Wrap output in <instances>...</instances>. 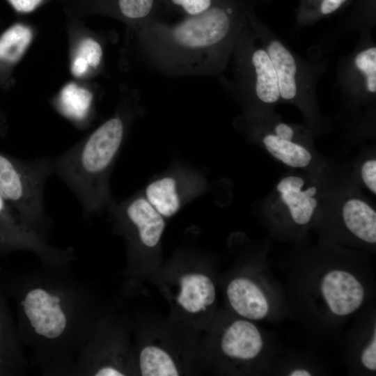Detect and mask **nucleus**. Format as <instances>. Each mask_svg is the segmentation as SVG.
I'll return each instance as SVG.
<instances>
[{"instance_id": "obj_24", "label": "nucleus", "mask_w": 376, "mask_h": 376, "mask_svg": "<svg viewBox=\"0 0 376 376\" xmlns=\"http://www.w3.org/2000/svg\"><path fill=\"white\" fill-rule=\"evenodd\" d=\"M356 66L365 75L368 90L376 91V48L360 52L355 58Z\"/></svg>"}, {"instance_id": "obj_32", "label": "nucleus", "mask_w": 376, "mask_h": 376, "mask_svg": "<svg viewBox=\"0 0 376 376\" xmlns=\"http://www.w3.org/2000/svg\"><path fill=\"white\" fill-rule=\"evenodd\" d=\"M288 375L290 376H310L311 374L310 372L305 369L299 368L292 370Z\"/></svg>"}, {"instance_id": "obj_6", "label": "nucleus", "mask_w": 376, "mask_h": 376, "mask_svg": "<svg viewBox=\"0 0 376 376\" xmlns=\"http://www.w3.org/2000/svg\"><path fill=\"white\" fill-rule=\"evenodd\" d=\"M110 210L113 228L126 242L127 274L132 278L152 274L159 267L165 218L144 196L112 204Z\"/></svg>"}, {"instance_id": "obj_17", "label": "nucleus", "mask_w": 376, "mask_h": 376, "mask_svg": "<svg viewBox=\"0 0 376 376\" xmlns=\"http://www.w3.org/2000/svg\"><path fill=\"white\" fill-rule=\"evenodd\" d=\"M144 197L164 218L174 216L182 205L178 183L172 177L158 178L148 184Z\"/></svg>"}, {"instance_id": "obj_20", "label": "nucleus", "mask_w": 376, "mask_h": 376, "mask_svg": "<svg viewBox=\"0 0 376 376\" xmlns=\"http://www.w3.org/2000/svg\"><path fill=\"white\" fill-rule=\"evenodd\" d=\"M92 102L93 95L88 90L70 83L61 90L57 105L64 116L79 123L87 118Z\"/></svg>"}, {"instance_id": "obj_8", "label": "nucleus", "mask_w": 376, "mask_h": 376, "mask_svg": "<svg viewBox=\"0 0 376 376\" xmlns=\"http://www.w3.org/2000/svg\"><path fill=\"white\" fill-rule=\"evenodd\" d=\"M130 325L108 310L79 352L71 375H134Z\"/></svg>"}, {"instance_id": "obj_5", "label": "nucleus", "mask_w": 376, "mask_h": 376, "mask_svg": "<svg viewBox=\"0 0 376 376\" xmlns=\"http://www.w3.org/2000/svg\"><path fill=\"white\" fill-rule=\"evenodd\" d=\"M170 304L173 320L206 331L214 320L217 289L206 265L175 260L152 274Z\"/></svg>"}, {"instance_id": "obj_2", "label": "nucleus", "mask_w": 376, "mask_h": 376, "mask_svg": "<svg viewBox=\"0 0 376 376\" xmlns=\"http://www.w3.org/2000/svg\"><path fill=\"white\" fill-rule=\"evenodd\" d=\"M233 9L219 1L206 12L174 24L159 19L143 25L148 63L176 76L203 75L213 51L228 36Z\"/></svg>"}, {"instance_id": "obj_22", "label": "nucleus", "mask_w": 376, "mask_h": 376, "mask_svg": "<svg viewBox=\"0 0 376 376\" xmlns=\"http://www.w3.org/2000/svg\"><path fill=\"white\" fill-rule=\"evenodd\" d=\"M113 4L123 17L143 25L158 19L163 11L161 0H113Z\"/></svg>"}, {"instance_id": "obj_21", "label": "nucleus", "mask_w": 376, "mask_h": 376, "mask_svg": "<svg viewBox=\"0 0 376 376\" xmlns=\"http://www.w3.org/2000/svg\"><path fill=\"white\" fill-rule=\"evenodd\" d=\"M32 38L30 29L16 24L0 37V60L14 63L18 61L29 45Z\"/></svg>"}, {"instance_id": "obj_16", "label": "nucleus", "mask_w": 376, "mask_h": 376, "mask_svg": "<svg viewBox=\"0 0 376 376\" xmlns=\"http://www.w3.org/2000/svg\"><path fill=\"white\" fill-rule=\"evenodd\" d=\"M267 53L277 76L280 96L285 100L292 99L297 93L295 81L297 67L295 58L277 40H274L269 44Z\"/></svg>"}, {"instance_id": "obj_31", "label": "nucleus", "mask_w": 376, "mask_h": 376, "mask_svg": "<svg viewBox=\"0 0 376 376\" xmlns=\"http://www.w3.org/2000/svg\"><path fill=\"white\" fill-rule=\"evenodd\" d=\"M346 0H322L321 11L323 14H329L336 10Z\"/></svg>"}, {"instance_id": "obj_23", "label": "nucleus", "mask_w": 376, "mask_h": 376, "mask_svg": "<svg viewBox=\"0 0 376 376\" xmlns=\"http://www.w3.org/2000/svg\"><path fill=\"white\" fill-rule=\"evenodd\" d=\"M217 2V0H161L163 11L176 13L183 18L201 15Z\"/></svg>"}, {"instance_id": "obj_28", "label": "nucleus", "mask_w": 376, "mask_h": 376, "mask_svg": "<svg viewBox=\"0 0 376 376\" xmlns=\"http://www.w3.org/2000/svg\"><path fill=\"white\" fill-rule=\"evenodd\" d=\"M8 1L17 11L29 13L36 9L42 0H8Z\"/></svg>"}, {"instance_id": "obj_7", "label": "nucleus", "mask_w": 376, "mask_h": 376, "mask_svg": "<svg viewBox=\"0 0 376 376\" xmlns=\"http://www.w3.org/2000/svg\"><path fill=\"white\" fill-rule=\"evenodd\" d=\"M53 174L51 157L22 160L0 151V194L32 227L47 237L52 221L44 189Z\"/></svg>"}, {"instance_id": "obj_9", "label": "nucleus", "mask_w": 376, "mask_h": 376, "mask_svg": "<svg viewBox=\"0 0 376 376\" xmlns=\"http://www.w3.org/2000/svg\"><path fill=\"white\" fill-rule=\"evenodd\" d=\"M17 251L33 253L42 265L66 267L75 259L74 251L48 242L47 237L28 224L0 194V256Z\"/></svg>"}, {"instance_id": "obj_1", "label": "nucleus", "mask_w": 376, "mask_h": 376, "mask_svg": "<svg viewBox=\"0 0 376 376\" xmlns=\"http://www.w3.org/2000/svg\"><path fill=\"white\" fill-rule=\"evenodd\" d=\"M68 267L43 265L4 288L15 302L20 341L45 375H71L79 352L109 310Z\"/></svg>"}, {"instance_id": "obj_27", "label": "nucleus", "mask_w": 376, "mask_h": 376, "mask_svg": "<svg viewBox=\"0 0 376 376\" xmlns=\"http://www.w3.org/2000/svg\"><path fill=\"white\" fill-rule=\"evenodd\" d=\"M362 364L367 369L375 371L376 370V332L374 331L373 336L368 345L363 349L361 355Z\"/></svg>"}, {"instance_id": "obj_19", "label": "nucleus", "mask_w": 376, "mask_h": 376, "mask_svg": "<svg viewBox=\"0 0 376 376\" xmlns=\"http://www.w3.org/2000/svg\"><path fill=\"white\" fill-rule=\"evenodd\" d=\"M263 143L269 154L290 167L305 168L312 160L309 150L292 140L283 139L275 134H269L263 137Z\"/></svg>"}, {"instance_id": "obj_26", "label": "nucleus", "mask_w": 376, "mask_h": 376, "mask_svg": "<svg viewBox=\"0 0 376 376\" xmlns=\"http://www.w3.org/2000/svg\"><path fill=\"white\" fill-rule=\"evenodd\" d=\"M361 180L365 186L374 195L376 194V161L370 159L365 161L360 169Z\"/></svg>"}, {"instance_id": "obj_30", "label": "nucleus", "mask_w": 376, "mask_h": 376, "mask_svg": "<svg viewBox=\"0 0 376 376\" xmlns=\"http://www.w3.org/2000/svg\"><path fill=\"white\" fill-rule=\"evenodd\" d=\"M275 135L279 138L292 140L294 136V131L291 127L285 124L279 123L274 129Z\"/></svg>"}, {"instance_id": "obj_4", "label": "nucleus", "mask_w": 376, "mask_h": 376, "mask_svg": "<svg viewBox=\"0 0 376 376\" xmlns=\"http://www.w3.org/2000/svg\"><path fill=\"white\" fill-rule=\"evenodd\" d=\"M201 331L171 318L141 324L132 343L134 375H193L206 367Z\"/></svg>"}, {"instance_id": "obj_14", "label": "nucleus", "mask_w": 376, "mask_h": 376, "mask_svg": "<svg viewBox=\"0 0 376 376\" xmlns=\"http://www.w3.org/2000/svg\"><path fill=\"white\" fill-rule=\"evenodd\" d=\"M228 302L240 317L249 320H258L269 312L268 300L259 285L249 277L240 276L227 284Z\"/></svg>"}, {"instance_id": "obj_12", "label": "nucleus", "mask_w": 376, "mask_h": 376, "mask_svg": "<svg viewBox=\"0 0 376 376\" xmlns=\"http://www.w3.org/2000/svg\"><path fill=\"white\" fill-rule=\"evenodd\" d=\"M29 368L6 292L0 283V376L24 375Z\"/></svg>"}, {"instance_id": "obj_10", "label": "nucleus", "mask_w": 376, "mask_h": 376, "mask_svg": "<svg viewBox=\"0 0 376 376\" xmlns=\"http://www.w3.org/2000/svg\"><path fill=\"white\" fill-rule=\"evenodd\" d=\"M206 331L202 342L205 365L209 359L217 355L231 363L251 362L263 347L258 328L242 318L228 322L219 331L210 326Z\"/></svg>"}, {"instance_id": "obj_18", "label": "nucleus", "mask_w": 376, "mask_h": 376, "mask_svg": "<svg viewBox=\"0 0 376 376\" xmlns=\"http://www.w3.org/2000/svg\"><path fill=\"white\" fill-rule=\"evenodd\" d=\"M251 63L256 74V93L265 103L276 102L279 97L278 79L267 52L264 49L255 51Z\"/></svg>"}, {"instance_id": "obj_29", "label": "nucleus", "mask_w": 376, "mask_h": 376, "mask_svg": "<svg viewBox=\"0 0 376 376\" xmlns=\"http://www.w3.org/2000/svg\"><path fill=\"white\" fill-rule=\"evenodd\" d=\"M88 65L84 58L77 55L72 63V72L74 75L79 77L83 75L87 70Z\"/></svg>"}, {"instance_id": "obj_15", "label": "nucleus", "mask_w": 376, "mask_h": 376, "mask_svg": "<svg viewBox=\"0 0 376 376\" xmlns=\"http://www.w3.org/2000/svg\"><path fill=\"white\" fill-rule=\"evenodd\" d=\"M342 219L355 237L369 244L376 242V212L363 200L351 198L342 207Z\"/></svg>"}, {"instance_id": "obj_13", "label": "nucleus", "mask_w": 376, "mask_h": 376, "mask_svg": "<svg viewBox=\"0 0 376 376\" xmlns=\"http://www.w3.org/2000/svg\"><path fill=\"white\" fill-rule=\"evenodd\" d=\"M305 185L301 176L290 175L282 178L276 185L280 200L291 219L300 226L311 221L318 205L317 187H304Z\"/></svg>"}, {"instance_id": "obj_3", "label": "nucleus", "mask_w": 376, "mask_h": 376, "mask_svg": "<svg viewBox=\"0 0 376 376\" xmlns=\"http://www.w3.org/2000/svg\"><path fill=\"white\" fill-rule=\"evenodd\" d=\"M125 136V123L113 116L63 153L51 157L53 174L72 190L91 215L109 201V178Z\"/></svg>"}, {"instance_id": "obj_25", "label": "nucleus", "mask_w": 376, "mask_h": 376, "mask_svg": "<svg viewBox=\"0 0 376 376\" xmlns=\"http://www.w3.org/2000/svg\"><path fill=\"white\" fill-rule=\"evenodd\" d=\"M77 55L84 58L88 66L97 68L102 58V49L95 40L90 38H85L81 41Z\"/></svg>"}, {"instance_id": "obj_11", "label": "nucleus", "mask_w": 376, "mask_h": 376, "mask_svg": "<svg viewBox=\"0 0 376 376\" xmlns=\"http://www.w3.org/2000/svg\"><path fill=\"white\" fill-rule=\"evenodd\" d=\"M320 292L329 310L338 316L356 311L362 304L365 292L359 281L351 273L333 269L320 281Z\"/></svg>"}]
</instances>
